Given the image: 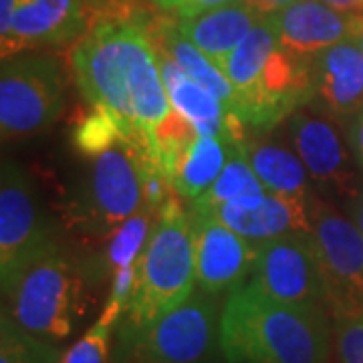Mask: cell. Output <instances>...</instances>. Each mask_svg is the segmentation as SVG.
<instances>
[{"label": "cell", "instance_id": "cell-16", "mask_svg": "<svg viewBox=\"0 0 363 363\" xmlns=\"http://www.w3.org/2000/svg\"><path fill=\"white\" fill-rule=\"evenodd\" d=\"M313 101L333 117H353L363 109V51L343 40L311 57Z\"/></svg>", "mask_w": 363, "mask_h": 363}, {"label": "cell", "instance_id": "cell-25", "mask_svg": "<svg viewBox=\"0 0 363 363\" xmlns=\"http://www.w3.org/2000/svg\"><path fill=\"white\" fill-rule=\"evenodd\" d=\"M63 353L49 339L37 337L2 313L0 363H61Z\"/></svg>", "mask_w": 363, "mask_h": 363}, {"label": "cell", "instance_id": "cell-18", "mask_svg": "<svg viewBox=\"0 0 363 363\" xmlns=\"http://www.w3.org/2000/svg\"><path fill=\"white\" fill-rule=\"evenodd\" d=\"M156 47L162 52H166L169 59H174L196 83H200L204 89L220 99L226 111L228 140L236 145L245 142V125L238 119V95L220 67L212 63L192 40L186 39L178 25L160 26L156 35Z\"/></svg>", "mask_w": 363, "mask_h": 363}, {"label": "cell", "instance_id": "cell-3", "mask_svg": "<svg viewBox=\"0 0 363 363\" xmlns=\"http://www.w3.org/2000/svg\"><path fill=\"white\" fill-rule=\"evenodd\" d=\"M89 311V293L75 262L57 245L2 279V313L52 343L71 337Z\"/></svg>", "mask_w": 363, "mask_h": 363}, {"label": "cell", "instance_id": "cell-33", "mask_svg": "<svg viewBox=\"0 0 363 363\" xmlns=\"http://www.w3.org/2000/svg\"><path fill=\"white\" fill-rule=\"evenodd\" d=\"M259 13L262 14H271L277 13V11H281V9H285L289 4H293V2H297V0H248Z\"/></svg>", "mask_w": 363, "mask_h": 363}, {"label": "cell", "instance_id": "cell-12", "mask_svg": "<svg viewBox=\"0 0 363 363\" xmlns=\"http://www.w3.org/2000/svg\"><path fill=\"white\" fill-rule=\"evenodd\" d=\"M91 25L87 0H18L11 28L0 37L2 61L25 51L73 45Z\"/></svg>", "mask_w": 363, "mask_h": 363}, {"label": "cell", "instance_id": "cell-28", "mask_svg": "<svg viewBox=\"0 0 363 363\" xmlns=\"http://www.w3.org/2000/svg\"><path fill=\"white\" fill-rule=\"evenodd\" d=\"M333 345L339 363H363V305L335 311Z\"/></svg>", "mask_w": 363, "mask_h": 363}, {"label": "cell", "instance_id": "cell-36", "mask_svg": "<svg viewBox=\"0 0 363 363\" xmlns=\"http://www.w3.org/2000/svg\"><path fill=\"white\" fill-rule=\"evenodd\" d=\"M353 43L359 47L363 51V14H359V23H357V28H355V35H353Z\"/></svg>", "mask_w": 363, "mask_h": 363}, {"label": "cell", "instance_id": "cell-21", "mask_svg": "<svg viewBox=\"0 0 363 363\" xmlns=\"http://www.w3.org/2000/svg\"><path fill=\"white\" fill-rule=\"evenodd\" d=\"M279 35L272 23L271 14H262L259 23L252 26L245 40L234 49L222 63V71L233 83L234 91L240 97H245L248 91L259 83L264 67L272 57V52L279 49Z\"/></svg>", "mask_w": 363, "mask_h": 363}, {"label": "cell", "instance_id": "cell-14", "mask_svg": "<svg viewBox=\"0 0 363 363\" xmlns=\"http://www.w3.org/2000/svg\"><path fill=\"white\" fill-rule=\"evenodd\" d=\"M210 212L255 247L285 234L311 233L307 200L285 198L271 192L242 196Z\"/></svg>", "mask_w": 363, "mask_h": 363}, {"label": "cell", "instance_id": "cell-22", "mask_svg": "<svg viewBox=\"0 0 363 363\" xmlns=\"http://www.w3.org/2000/svg\"><path fill=\"white\" fill-rule=\"evenodd\" d=\"M234 147L238 145L228 140L198 135V140L182 162L180 172L174 180V190L188 200H196L206 194L210 186L220 176Z\"/></svg>", "mask_w": 363, "mask_h": 363}, {"label": "cell", "instance_id": "cell-15", "mask_svg": "<svg viewBox=\"0 0 363 363\" xmlns=\"http://www.w3.org/2000/svg\"><path fill=\"white\" fill-rule=\"evenodd\" d=\"M271 16L281 47L298 57L351 40L359 23V14L341 13L321 0H297Z\"/></svg>", "mask_w": 363, "mask_h": 363}, {"label": "cell", "instance_id": "cell-27", "mask_svg": "<svg viewBox=\"0 0 363 363\" xmlns=\"http://www.w3.org/2000/svg\"><path fill=\"white\" fill-rule=\"evenodd\" d=\"M150 218L152 212L142 208L135 216H131L130 220L123 222L119 226V230L111 240L109 247V264L113 271L125 269L135 264L140 255H142L143 247L150 238Z\"/></svg>", "mask_w": 363, "mask_h": 363}, {"label": "cell", "instance_id": "cell-35", "mask_svg": "<svg viewBox=\"0 0 363 363\" xmlns=\"http://www.w3.org/2000/svg\"><path fill=\"white\" fill-rule=\"evenodd\" d=\"M154 4H157L160 9H166V11H176L178 14H184L188 9H190V4L194 2V0H152Z\"/></svg>", "mask_w": 363, "mask_h": 363}, {"label": "cell", "instance_id": "cell-5", "mask_svg": "<svg viewBox=\"0 0 363 363\" xmlns=\"http://www.w3.org/2000/svg\"><path fill=\"white\" fill-rule=\"evenodd\" d=\"M218 350V305L200 289L152 323H119L111 363H208Z\"/></svg>", "mask_w": 363, "mask_h": 363}, {"label": "cell", "instance_id": "cell-30", "mask_svg": "<svg viewBox=\"0 0 363 363\" xmlns=\"http://www.w3.org/2000/svg\"><path fill=\"white\" fill-rule=\"evenodd\" d=\"M347 145H350L355 166L363 176V109L355 116L350 117V128H347Z\"/></svg>", "mask_w": 363, "mask_h": 363}, {"label": "cell", "instance_id": "cell-8", "mask_svg": "<svg viewBox=\"0 0 363 363\" xmlns=\"http://www.w3.org/2000/svg\"><path fill=\"white\" fill-rule=\"evenodd\" d=\"M250 281L272 298L291 305L323 309L331 303V289L311 233L285 234L259 245Z\"/></svg>", "mask_w": 363, "mask_h": 363}, {"label": "cell", "instance_id": "cell-1", "mask_svg": "<svg viewBox=\"0 0 363 363\" xmlns=\"http://www.w3.org/2000/svg\"><path fill=\"white\" fill-rule=\"evenodd\" d=\"M71 63L83 95L113 113L130 140H147L172 111L156 43L130 18H97L75 43Z\"/></svg>", "mask_w": 363, "mask_h": 363}, {"label": "cell", "instance_id": "cell-20", "mask_svg": "<svg viewBox=\"0 0 363 363\" xmlns=\"http://www.w3.org/2000/svg\"><path fill=\"white\" fill-rule=\"evenodd\" d=\"M248 164L262 182L264 190L285 198L309 200V174L301 157L286 145L269 140H255L240 145Z\"/></svg>", "mask_w": 363, "mask_h": 363}, {"label": "cell", "instance_id": "cell-19", "mask_svg": "<svg viewBox=\"0 0 363 363\" xmlns=\"http://www.w3.org/2000/svg\"><path fill=\"white\" fill-rule=\"evenodd\" d=\"M157 61H160V71L172 109L178 111L182 117H186L196 128L198 135L228 140L226 111L220 99L204 89L200 83H196L174 59H169L160 49H157Z\"/></svg>", "mask_w": 363, "mask_h": 363}, {"label": "cell", "instance_id": "cell-37", "mask_svg": "<svg viewBox=\"0 0 363 363\" xmlns=\"http://www.w3.org/2000/svg\"><path fill=\"white\" fill-rule=\"evenodd\" d=\"M87 2H89V4H99L101 0H87Z\"/></svg>", "mask_w": 363, "mask_h": 363}, {"label": "cell", "instance_id": "cell-29", "mask_svg": "<svg viewBox=\"0 0 363 363\" xmlns=\"http://www.w3.org/2000/svg\"><path fill=\"white\" fill-rule=\"evenodd\" d=\"M116 321L101 317L89 331L73 343V347L63 353L61 363H109L111 333Z\"/></svg>", "mask_w": 363, "mask_h": 363}, {"label": "cell", "instance_id": "cell-2", "mask_svg": "<svg viewBox=\"0 0 363 363\" xmlns=\"http://www.w3.org/2000/svg\"><path fill=\"white\" fill-rule=\"evenodd\" d=\"M331 331L321 307L291 305L257 283L234 286L220 313L226 363H329Z\"/></svg>", "mask_w": 363, "mask_h": 363}, {"label": "cell", "instance_id": "cell-38", "mask_svg": "<svg viewBox=\"0 0 363 363\" xmlns=\"http://www.w3.org/2000/svg\"><path fill=\"white\" fill-rule=\"evenodd\" d=\"M208 363H218V362H216V359H212V362H208Z\"/></svg>", "mask_w": 363, "mask_h": 363}, {"label": "cell", "instance_id": "cell-24", "mask_svg": "<svg viewBox=\"0 0 363 363\" xmlns=\"http://www.w3.org/2000/svg\"><path fill=\"white\" fill-rule=\"evenodd\" d=\"M264 186L259 180V176L255 174L252 166L248 164L247 156L242 154L240 147H234L230 152V157L226 162V166L220 172V176L216 182L210 186L206 194L192 200V210H202L210 212L220 204L238 200L242 196L264 194Z\"/></svg>", "mask_w": 363, "mask_h": 363}, {"label": "cell", "instance_id": "cell-4", "mask_svg": "<svg viewBox=\"0 0 363 363\" xmlns=\"http://www.w3.org/2000/svg\"><path fill=\"white\" fill-rule=\"evenodd\" d=\"M196 250L192 222L169 198L135 264V285L119 323L142 327L172 311L194 293Z\"/></svg>", "mask_w": 363, "mask_h": 363}, {"label": "cell", "instance_id": "cell-13", "mask_svg": "<svg viewBox=\"0 0 363 363\" xmlns=\"http://www.w3.org/2000/svg\"><path fill=\"white\" fill-rule=\"evenodd\" d=\"M196 250V281L208 295L233 291L247 283L255 267L257 247L228 228L212 212L192 210Z\"/></svg>", "mask_w": 363, "mask_h": 363}, {"label": "cell", "instance_id": "cell-10", "mask_svg": "<svg viewBox=\"0 0 363 363\" xmlns=\"http://www.w3.org/2000/svg\"><path fill=\"white\" fill-rule=\"evenodd\" d=\"M289 133L295 152L321 194L351 200L362 190L350 145L341 140L327 113L311 109L307 104L291 116Z\"/></svg>", "mask_w": 363, "mask_h": 363}, {"label": "cell", "instance_id": "cell-26", "mask_svg": "<svg viewBox=\"0 0 363 363\" xmlns=\"http://www.w3.org/2000/svg\"><path fill=\"white\" fill-rule=\"evenodd\" d=\"M123 135V128L113 113L101 107H93V111L77 123L73 131V143L81 154L95 157L109 150Z\"/></svg>", "mask_w": 363, "mask_h": 363}, {"label": "cell", "instance_id": "cell-6", "mask_svg": "<svg viewBox=\"0 0 363 363\" xmlns=\"http://www.w3.org/2000/svg\"><path fill=\"white\" fill-rule=\"evenodd\" d=\"M65 107V75L49 55H14L2 61L0 130L23 140L49 130Z\"/></svg>", "mask_w": 363, "mask_h": 363}, {"label": "cell", "instance_id": "cell-32", "mask_svg": "<svg viewBox=\"0 0 363 363\" xmlns=\"http://www.w3.org/2000/svg\"><path fill=\"white\" fill-rule=\"evenodd\" d=\"M327 6L350 14H363V0H321Z\"/></svg>", "mask_w": 363, "mask_h": 363}, {"label": "cell", "instance_id": "cell-31", "mask_svg": "<svg viewBox=\"0 0 363 363\" xmlns=\"http://www.w3.org/2000/svg\"><path fill=\"white\" fill-rule=\"evenodd\" d=\"M347 212L351 220L359 228V233L363 234V188L351 200H347Z\"/></svg>", "mask_w": 363, "mask_h": 363}, {"label": "cell", "instance_id": "cell-17", "mask_svg": "<svg viewBox=\"0 0 363 363\" xmlns=\"http://www.w3.org/2000/svg\"><path fill=\"white\" fill-rule=\"evenodd\" d=\"M260 16L262 13H259L248 0H233L216 9L184 16L178 28L212 63L222 67L224 59L245 40Z\"/></svg>", "mask_w": 363, "mask_h": 363}, {"label": "cell", "instance_id": "cell-11", "mask_svg": "<svg viewBox=\"0 0 363 363\" xmlns=\"http://www.w3.org/2000/svg\"><path fill=\"white\" fill-rule=\"evenodd\" d=\"M52 245L26 172L13 160H2L0 174V274L11 277L26 260Z\"/></svg>", "mask_w": 363, "mask_h": 363}, {"label": "cell", "instance_id": "cell-23", "mask_svg": "<svg viewBox=\"0 0 363 363\" xmlns=\"http://www.w3.org/2000/svg\"><path fill=\"white\" fill-rule=\"evenodd\" d=\"M196 140H198V131L194 125L186 117H182L178 111L172 109L168 117L147 135L145 142H147V150L154 164L174 184L180 172L182 162Z\"/></svg>", "mask_w": 363, "mask_h": 363}, {"label": "cell", "instance_id": "cell-34", "mask_svg": "<svg viewBox=\"0 0 363 363\" xmlns=\"http://www.w3.org/2000/svg\"><path fill=\"white\" fill-rule=\"evenodd\" d=\"M228 2H233V0H194V2L190 4V9H188L184 14H180V18L202 13V11H208V9H216V6L228 4Z\"/></svg>", "mask_w": 363, "mask_h": 363}, {"label": "cell", "instance_id": "cell-9", "mask_svg": "<svg viewBox=\"0 0 363 363\" xmlns=\"http://www.w3.org/2000/svg\"><path fill=\"white\" fill-rule=\"evenodd\" d=\"M307 212L315 252L331 289L335 311L362 307L363 234L355 222L321 198L309 196Z\"/></svg>", "mask_w": 363, "mask_h": 363}, {"label": "cell", "instance_id": "cell-7", "mask_svg": "<svg viewBox=\"0 0 363 363\" xmlns=\"http://www.w3.org/2000/svg\"><path fill=\"white\" fill-rule=\"evenodd\" d=\"M145 154V140L123 135L93 157L89 188L79 202V218L89 226V233H111L142 210Z\"/></svg>", "mask_w": 363, "mask_h": 363}]
</instances>
